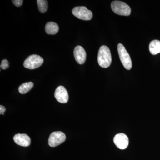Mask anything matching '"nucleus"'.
<instances>
[{
	"label": "nucleus",
	"instance_id": "obj_1",
	"mask_svg": "<svg viewBox=\"0 0 160 160\" xmlns=\"http://www.w3.org/2000/svg\"><path fill=\"white\" fill-rule=\"evenodd\" d=\"M98 61L99 65L102 68H107L111 65V52L107 46H102L100 47L98 52Z\"/></svg>",
	"mask_w": 160,
	"mask_h": 160
},
{
	"label": "nucleus",
	"instance_id": "obj_2",
	"mask_svg": "<svg viewBox=\"0 0 160 160\" xmlns=\"http://www.w3.org/2000/svg\"><path fill=\"white\" fill-rule=\"evenodd\" d=\"M111 6L112 10L117 14L128 16L131 14L130 7L124 2L119 1H113L111 3Z\"/></svg>",
	"mask_w": 160,
	"mask_h": 160
},
{
	"label": "nucleus",
	"instance_id": "obj_3",
	"mask_svg": "<svg viewBox=\"0 0 160 160\" xmlns=\"http://www.w3.org/2000/svg\"><path fill=\"white\" fill-rule=\"evenodd\" d=\"M118 51L120 60L125 69L130 70L132 67L131 58L123 45L119 44L118 46Z\"/></svg>",
	"mask_w": 160,
	"mask_h": 160
},
{
	"label": "nucleus",
	"instance_id": "obj_4",
	"mask_svg": "<svg viewBox=\"0 0 160 160\" xmlns=\"http://www.w3.org/2000/svg\"><path fill=\"white\" fill-rule=\"evenodd\" d=\"M44 62V59L39 55H31L28 57L24 62V67L29 69H34L40 67Z\"/></svg>",
	"mask_w": 160,
	"mask_h": 160
},
{
	"label": "nucleus",
	"instance_id": "obj_5",
	"mask_svg": "<svg viewBox=\"0 0 160 160\" xmlns=\"http://www.w3.org/2000/svg\"><path fill=\"white\" fill-rule=\"evenodd\" d=\"M72 13L79 19L89 21L92 18V13L85 6H77L72 10Z\"/></svg>",
	"mask_w": 160,
	"mask_h": 160
},
{
	"label": "nucleus",
	"instance_id": "obj_6",
	"mask_svg": "<svg viewBox=\"0 0 160 160\" xmlns=\"http://www.w3.org/2000/svg\"><path fill=\"white\" fill-rule=\"evenodd\" d=\"M66 140V136L64 132L61 131L52 132L49 138V145L51 147H54L64 142Z\"/></svg>",
	"mask_w": 160,
	"mask_h": 160
},
{
	"label": "nucleus",
	"instance_id": "obj_7",
	"mask_svg": "<svg viewBox=\"0 0 160 160\" xmlns=\"http://www.w3.org/2000/svg\"><path fill=\"white\" fill-rule=\"evenodd\" d=\"M113 141L117 147L121 149H126L129 145V139L124 133L117 134L113 139Z\"/></svg>",
	"mask_w": 160,
	"mask_h": 160
},
{
	"label": "nucleus",
	"instance_id": "obj_8",
	"mask_svg": "<svg viewBox=\"0 0 160 160\" xmlns=\"http://www.w3.org/2000/svg\"><path fill=\"white\" fill-rule=\"evenodd\" d=\"M54 97L59 102L66 103L69 100V95L66 88L63 86H59L55 91Z\"/></svg>",
	"mask_w": 160,
	"mask_h": 160
},
{
	"label": "nucleus",
	"instance_id": "obj_9",
	"mask_svg": "<svg viewBox=\"0 0 160 160\" xmlns=\"http://www.w3.org/2000/svg\"><path fill=\"white\" fill-rule=\"evenodd\" d=\"M74 56L76 61L80 65L84 64L86 59V53L82 46H78L75 48Z\"/></svg>",
	"mask_w": 160,
	"mask_h": 160
},
{
	"label": "nucleus",
	"instance_id": "obj_10",
	"mask_svg": "<svg viewBox=\"0 0 160 160\" xmlns=\"http://www.w3.org/2000/svg\"><path fill=\"white\" fill-rule=\"evenodd\" d=\"M13 140L17 145L23 147L29 146L31 144L30 138L26 134H16L13 137Z\"/></svg>",
	"mask_w": 160,
	"mask_h": 160
},
{
	"label": "nucleus",
	"instance_id": "obj_11",
	"mask_svg": "<svg viewBox=\"0 0 160 160\" xmlns=\"http://www.w3.org/2000/svg\"><path fill=\"white\" fill-rule=\"evenodd\" d=\"M58 25L54 22H49L46 24L45 31L47 34L55 35L57 34L59 31Z\"/></svg>",
	"mask_w": 160,
	"mask_h": 160
},
{
	"label": "nucleus",
	"instance_id": "obj_12",
	"mask_svg": "<svg viewBox=\"0 0 160 160\" xmlns=\"http://www.w3.org/2000/svg\"><path fill=\"white\" fill-rule=\"evenodd\" d=\"M149 50L152 55H156L160 52V41L155 40L152 41L149 45Z\"/></svg>",
	"mask_w": 160,
	"mask_h": 160
},
{
	"label": "nucleus",
	"instance_id": "obj_13",
	"mask_svg": "<svg viewBox=\"0 0 160 160\" xmlns=\"http://www.w3.org/2000/svg\"><path fill=\"white\" fill-rule=\"evenodd\" d=\"M33 86H34V84L32 82L23 83L19 87V92L21 94H26L32 89Z\"/></svg>",
	"mask_w": 160,
	"mask_h": 160
},
{
	"label": "nucleus",
	"instance_id": "obj_14",
	"mask_svg": "<svg viewBox=\"0 0 160 160\" xmlns=\"http://www.w3.org/2000/svg\"><path fill=\"white\" fill-rule=\"evenodd\" d=\"M37 2L38 8L41 13H45L48 9V1L46 0H38Z\"/></svg>",
	"mask_w": 160,
	"mask_h": 160
},
{
	"label": "nucleus",
	"instance_id": "obj_15",
	"mask_svg": "<svg viewBox=\"0 0 160 160\" xmlns=\"http://www.w3.org/2000/svg\"><path fill=\"white\" fill-rule=\"evenodd\" d=\"M0 67H1L2 69H4V70H5V69L9 68V63L8 60L6 59L3 60L2 61V62H1V66Z\"/></svg>",
	"mask_w": 160,
	"mask_h": 160
},
{
	"label": "nucleus",
	"instance_id": "obj_16",
	"mask_svg": "<svg viewBox=\"0 0 160 160\" xmlns=\"http://www.w3.org/2000/svg\"><path fill=\"white\" fill-rule=\"evenodd\" d=\"M12 2L16 7H20L22 5L23 3L22 0H13Z\"/></svg>",
	"mask_w": 160,
	"mask_h": 160
},
{
	"label": "nucleus",
	"instance_id": "obj_17",
	"mask_svg": "<svg viewBox=\"0 0 160 160\" xmlns=\"http://www.w3.org/2000/svg\"><path fill=\"white\" fill-rule=\"evenodd\" d=\"M6 111V109L4 106H0V114L4 115V112Z\"/></svg>",
	"mask_w": 160,
	"mask_h": 160
}]
</instances>
